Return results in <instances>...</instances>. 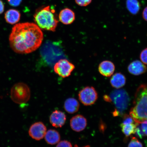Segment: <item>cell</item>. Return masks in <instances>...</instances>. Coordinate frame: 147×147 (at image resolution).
I'll list each match as a JSON object with an SVG mask.
<instances>
[{
  "instance_id": "cell-1",
  "label": "cell",
  "mask_w": 147,
  "mask_h": 147,
  "mask_svg": "<svg viewBox=\"0 0 147 147\" xmlns=\"http://www.w3.org/2000/svg\"><path fill=\"white\" fill-rule=\"evenodd\" d=\"M43 39L41 29L36 24L29 22L16 24L9 37L11 48L19 54L34 52L40 47Z\"/></svg>"
},
{
  "instance_id": "cell-2",
  "label": "cell",
  "mask_w": 147,
  "mask_h": 147,
  "mask_svg": "<svg viewBox=\"0 0 147 147\" xmlns=\"http://www.w3.org/2000/svg\"><path fill=\"white\" fill-rule=\"evenodd\" d=\"M130 115L135 122L141 124L147 121V84H141L136 92Z\"/></svg>"
},
{
  "instance_id": "cell-3",
  "label": "cell",
  "mask_w": 147,
  "mask_h": 147,
  "mask_svg": "<svg viewBox=\"0 0 147 147\" xmlns=\"http://www.w3.org/2000/svg\"><path fill=\"white\" fill-rule=\"evenodd\" d=\"M34 21L40 29L55 32L59 21L54 9L49 6L43 7L36 11Z\"/></svg>"
},
{
  "instance_id": "cell-4",
  "label": "cell",
  "mask_w": 147,
  "mask_h": 147,
  "mask_svg": "<svg viewBox=\"0 0 147 147\" xmlns=\"http://www.w3.org/2000/svg\"><path fill=\"white\" fill-rule=\"evenodd\" d=\"M106 101L113 103L116 108L114 112V116L122 115L126 111L130 102V98L125 90L122 89H117L110 93L109 96H104Z\"/></svg>"
},
{
  "instance_id": "cell-5",
  "label": "cell",
  "mask_w": 147,
  "mask_h": 147,
  "mask_svg": "<svg viewBox=\"0 0 147 147\" xmlns=\"http://www.w3.org/2000/svg\"><path fill=\"white\" fill-rule=\"evenodd\" d=\"M30 88L23 82H18L13 86L11 90L12 100L16 104L25 103L30 98Z\"/></svg>"
},
{
  "instance_id": "cell-6",
  "label": "cell",
  "mask_w": 147,
  "mask_h": 147,
  "mask_svg": "<svg viewBox=\"0 0 147 147\" xmlns=\"http://www.w3.org/2000/svg\"><path fill=\"white\" fill-rule=\"evenodd\" d=\"M78 97L80 102L84 105L90 106L96 102L98 98V94L94 88L88 86L79 92Z\"/></svg>"
},
{
  "instance_id": "cell-7",
  "label": "cell",
  "mask_w": 147,
  "mask_h": 147,
  "mask_svg": "<svg viewBox=\"0 0 147 147\" xmlns=\"http://www.w3.org/2000/svg\"><path fill=\"white\" fill-rule=\"evenodd\" d=\"M75 69V65L66 59L59 60L54 68L55 73L63 78L69 77Z\"/></svg>"
},
{
  "instance_id": "cell-8",
  "label": "cell",
  "mask_w": 147,
  "mask_h": 147,
  "mask_svg": "<svg viewBox=\"0 0 147 147\" xmlns=\"http://www.w3.org/2000/svg\"><path fill=\"white\" fill-rule=\"evenodd\" d=\"M47 128L42 122H37L32 124L29 130V134L33 139L40 140L45 137Z\"/></svg>"
},
{
  "instance_id": "cell-9",
  "label": "cell",
  "mask_w": 147,
  "mask_h": 147,
  "mask_svg": "<svg viewBox=\"0 0 147 147\" xmlns=\"http://www.w3.org/2000/svg\"><path fill=\"white\" fill-rule=\"evenodd\" d=\"M70 125L71 129L76 132L83 130L87 125V120L85 117L81 115L74 116L70 121Z\"/></svg>"
},
{
  "instance_id": "cell-10",
  "label": "cell",
  "mask_w": 147,
  "mask_h": 147,
  "mask_svg": "<svg viewBox=\"0 0 147 147\" xmlns=\"http://www.w3.org/2000/svg\"><path fill=\"white\" fill-rule=\"evenodd\" d=\"M67 117L63 112L58 110L53 111L49 117V121L53 126L61 127L65 124Z\"/></svg>"
},
{
  "instance_id": "cell-11",
  "label": "cell",
  "mask_w": 147,
  "mask_h": 147,
  "mask_svg": "<svg viewBox=\"0 0 147 147\" xmlns=\"http://www.w3.org/2000/svg\"><path fill=\"white\" fill-rule=\"evenodd\" d=\"M147 69L146 66L142 62L138 60L131 62L128 67L129 72L135 76L143 74L146 72Z\"/></svg>"
},
{
  "instance_id": "cell-12",
  "label": "cell",
  "mask_w": 147,
  "mask_h": 147,
  "mask_svg": "<svg viewBox=\"0 0 147 147\" xmlns=\"http://www.w3.org/2000/svg\"><path fill=\"white\" fill-rule=\"evenodd\" d=\"M98 69L99 72L102 76L109 77L113 74L115 67L113 62L105 60L101 62L99 64Z\"/></svg>"
},
{
  "instance_id": "cell-13",
  "label": "cell",
  "mask_w": 147,
  "mask_h": 147,
  "mask_svg": "<svg viewBox=\"0 0 147 147\" xmlns=\"http://www.w3.org/2000/svg\"><path fill=\"white\" fill-rule=\"evenodd\" d=\"M59 19L62 23L69 25L73 22L75 20V14L72 10L69 8H65L61 11L59 15Z\"/></svg>"
},
{
  "instance_id": "cell-14",
  "label": "cell",
  "mask_w": 147,
  "mask_h": 147,
  "mask_svg": "<svg viewBox=\"0 0 147 147\" xmlns=\"http://www.w3.org/2000/svg\"><path fill=\"white\" fill-rule=\"evenodd\" d=\"M21 16V14L18 10L10 9L5 12V18L7 23L10 24L14 25L19 21Z\"/></svg>"
},
{
  "instance_id": "cell-15",
  "label": "cell",
  "mask_w": 147,
  "mask_h": 147,
  "mask_svg": "<svg viewBox=\"0 0 147 147\" xmlns=\"http://www.w3.org/2000/svg\"><path fill=\"white\" fill-rule=\"evenodd\" d=\"M126 78L123 74L117 73L114 74L110 80V83L112 87L116 89H119L125 84Z\"/></svg>"
},
{
  "instance_id": "cell-16",
  "label": "cell",
  "mask_w": 147,
  "mask_h": 147,
  "mask_svg": "<svg viewBox=\"0 0 147 147\" xmlns=\"http://www.w3.org/2000/svg\"><path fill=\"white\" fill-rule=\"evenodd\" d=\"M64 109L67 113L73 114L78 111L80 104L76 99L69 98L66 100L64 102Z\"/></svg>"
},
{
  "instance_id": "cell-17",
  "label": "cell",
  "mask_w": 147,
  "mask_h": 147,
  "mask_svg": "<svg viewBox=\"0 0 147 147\" xmlns=\"http://www.w3.org/2000/svg\"><path fill=\"white\" fill-rule=\"evenodd\" d=\"M45 139L48 144L55 145L59 142L60 136L59 133L54 129H50L46 132Z\"/></svg>"
},
{
  "instance_id": "cell-18",
  "label": "cell",
  "mask_w": 147,
  "mask_h": 147,
  "mask_svg": "<svg viewBox=\"0 0 147 147\" xmlns=\"http://www.w3.org/2000/svg\"><path fill=\"white\" fill-rule=\"evenodd\" d=\"M126 7L130 13L136 14L139 12L140 5L138 0H127Z\"/></svg>"
},
{
  "instance_id": "cell-19",
  "label": "cell",
  "mask_w": 147,
  "mask_h": 147,
  "mask_svg": "<svg viewBox=\"0 0 147 147\" xmlns=\"http://www.w3.org/2000/svg\"><path fill=\"white\" fill-rule=\"evenodd\" d=\"M139 124L135 122L133 123L125 125H121V127L122 128L123 133L126 137L129 136L132 134H135L136 129L138 125Z\"/></svg>"
},
{
  "instance_id": "cell-20",
  "label": "cell",
  "mask_w": 147,
  "mask_h": 147,
  "mask_svg": "<svg viewBox=\"0 0 147 147\" xmlns=\"http://www.w3.org/2000/svg\"><path fill=\"white\" fill-rule=\"evenodd\" d=\"M128 147H143V145L136 137L132 138L128 144Z\"/></svg>"
},
{
  "instance_id": "cell-21",
  "label": "cell",
  "mask_w": 147,
  "mask_h": 147,
  "mask_svg": "<svg viewBox=\"0 0 147 147\" xmlns=\"http://www.w3.org/2000/svg\"><path fill=\"white\" fill-rule=\"evenodd\" d=\"M135 122L134 119L130 115H125L123 119L122 123L121 124L125 125L133 123Z\"/></svg>"
},
{
  "instance_id": "cell-22",
  "label": "cell",
  "mask_w": 147,
  "mask_h": 147,
  "mask_svg": "<svg viewBox=\"0 0 147 147\" xmlns=\"http://www.w3.org/2000/svg\"><path fill=\"white\" fill-rule=\"evenodd\" d=\"M140 59L142 63L147 65V48L144 49L141 51Z\"/></svg>"
},
{
  "instance_id": "cell-23",
  "label": "cell",
  "mask_w": 147,
  "mask_h": 147,
  "mask_svg": "<svg viewBox=\"0 0 147 147\" xmlns=\"http://www.w3.org/2000/svg\"><path fill=\"white\" fill-rule=\"evenodd\" d=\"M77 4L80 6L85 7L91 2L92 0H75Z\"/></svg>"
},
{
  "instance_id": "cell-24",
  "label": "cell",
  "mask_w": 147,
  "mask_h": 147,
  "mask_svg": "<svg viewBox=\"0 0 147 147\" xmlns=\"http://www.w3.org/2000/svg\"><path fill=\"white\" fill-rule=\"evenodd\" d=\"M56 147H72L71 143L67 140L60 141L58 143Z\"/></svg>"
},
{
  "instance_id": "cell-25",
  "label": "cell",
  "mask_w": 147,
  "mask_h": 147,
  "mask_svg": "<svg viewBox=\"0 0 147 147\" xmlns=\"http://www.w3.org/2000/svg\"><path fill=\"white\" fill-rule=\"evenodd\" d=\"M7 1L11 6L16 7L21 4L22 0H7Z\"/></svg>"
},
{
  "instance_id": "cell-26",
  "label": "cell",
  "mask_w": 147,
  "mask_h": 147,
  "mask_svg": "<svg viewBox=\"0 0 147 147\" xmlns=\"http://www.w3.org/2000/svg\"><path fill=\"white\" fill-rule=\"evenodd\" d=\"M140 124L138 125L136 129L135 134H136L140 138L144 136V134L142 131V128L141 126L139 125Z\"/></svg>"
},
{
  "instance_id": "cell-27",
  "label": "cell",
  "mask_w": 147,
  "mask_h": 147,
  "mask_svg": "<svg viewBox=\"0 0 147 147\" xmlns=\"http://www.w3.org/2000/svg\"><path fill=\"white\" fill-rule=\"evenodd\" d=\"M140 124L144 135L147 136V121H144Z\"/></svg>"
},
{
  "instance_id": "cell-28",
  "label": "cell",
  "mask_w": 147,
  "mask_h": 147,
  "mask_svg": "<svg viewBox=\"0 0 147 147\" xmlns=\"http://www.w3.org/2000/svg\"><path fill=\"white\" fill-rule=\"evenodd\" d=\"M5 7L2 1L0 0V14H2L4 12Z\"/></svg>"
},
{
  "instance_id": "cell-29",
  "label": "cell",
  "mask_w": 147,
  "mask_h": 147,
  "mask_svg": "<svg viewBox=\"0 0 147 147\" xmlns=\"http://www.w3.org/2000/svg\"><path fill=\"white\" fill-rule=\"evenodd\" d=\"M142 15L144 19L147 22V7L143 10Z\"/></svg>"
},
{
  "instance_id": "cell-30",
  "label": "cell",
  "mask_w": 147,
  "mask_h": 147,
  "mask_svg": "<svg viewBox=\"0 0 147 147\" xmlns=\"http://www.w3.org/2000/svg\"><path fill=\"white\" fill-rule=\"evenodd\" d=\"M75 147H78L77 145H75Z\"/></svg>"
}]
</instances>
